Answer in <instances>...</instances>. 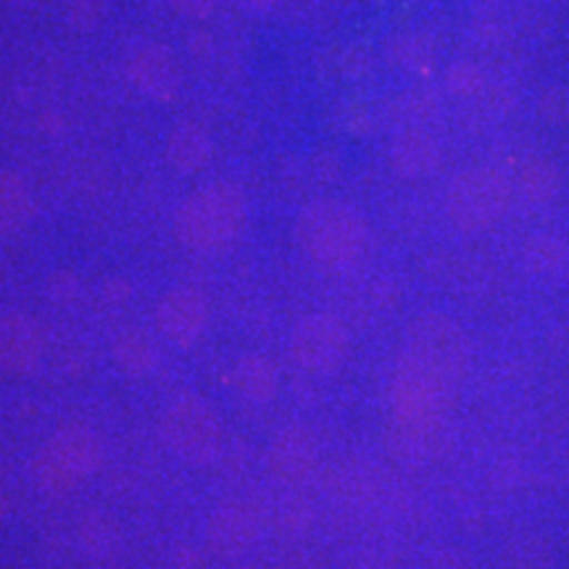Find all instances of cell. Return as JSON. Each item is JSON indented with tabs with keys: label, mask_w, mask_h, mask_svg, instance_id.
I'll return each mask as SVG.
<instances>
[{
	"label": "cell",
	"mask_w": 569,
	"mask_h": 569,
	"mask_svg": "<svg viewBox=\"0 0 569 569\" xmlns=\"http://www.w3.org/2000/svg\"><path fill=\"white\" fill-rule=\"evenodd\" d=\"M267 467L277 480L296 486L317 467V443L303 427H284L267 448Z\"/></svg>",
	"instance_id": "cell-8"
},
{
	"label": "cell",
	"mask_w": 569,
	"mask_h": 569,
	"mask_svg": "<svg viewBox=\"0 0 569 569\" xmlns=\"http://www.w3.org/2000/svg\"><path fill=\"white\" fill-rule=\"evenodd\" d=\"M443 422H419V419L393 417V430H390V448L401 459L422 461L432 457Z\"/></svg>",
	"instance_id": "cell-13"
},
{
	"label": "cell",
	"mask_w": 569,
	"mask_h": 569,
	"mask_svg": "<svg viewBox=\"0 0 569 569\" xmlns=\"http://www.w3.org/2000/svg\"><path fill=\"white\" fill-rule=\"evenodd\" d=\"M206 319V298L193 288H177L159 303L161 332L174 346H193L201 338Z\"/></svg>",
	"instance_id": "cell-9"
},
{
	"label": "cell",
	"mask_w": 569,
	"mask_h": 569,
	"mask_svg": "<svg viewBox=\"0 0 569 569\" xmlns=\"http://www.w3.org/2000/svg\"><path fill=\"white\" fill-rule=\"evenodd\" d=\"M277 367L267 356H243L230 375V386L253 403H269L277 393Z\"/></svg>",
	"instance_id": "cell-12"
},
{
	"label": "cell",
	"mask_w": 569,
	"mask_h": 569,
	"mask_svg": "<svg viewBox=\"0 0 569 569\" xmlns=\"http://www.w3.org/2000/svg\"><path fill=\"white\" fill-rule=\"evenodd\" d=\"M480 84H482V77L475 67H461L451 74V88L457 92H467L469 96V92L480 90Z\"/></svg>",
	"instance_id": "cell-21"
},
{
	"label": "cell",
	"mask_w": 569,
	"mask_h": 569,
	"mask_svg": "<svg viewBox=\"0 0 569 569\" xmlns=\"http://www.w3.org/2000/svg\"><path fill=\"white\" fill-rule=\"evenodd\" d=\"M561 177L549 161H532L519 172V193L530 203H551L559 196Z\"/></svg>",
	"instance_id": "cell-19"
},
{
	"label": "cell",
	"mask_w": 569,
	"mask_h": 569,
	"mask_svg": "<svg viewBox=\"0 0 569 569\" xmlns=\"http://www.w3.org/2000/svg\"><path fill=\"white\" fill-rule=\"evenodd\" d=\"M538 113L546 124H569V84H551L538 96Z\"/></svg>",
	"instance_id": "cell-20"
},
{
	"label": "cell",
	"mask_w": 569,
	"mask_h": 569,
	"mask_svg": "<svg viewBox=\"0 0 569 569\" xmlns=\"http://www.w3.org/2000/svg\"><path fill=\"white\" fill-rule=\"evenodd\" d=\"M113 359L127 375H146L156 365V351L146 332L127 330L113 343Z\"/></svg>",
	"instance_id": "cell-18"
},
{
	"label": "cell",
	"mask_w": 569,
	"mask_h": 569,
	"mask_svg": "<svg viewBox=\"0 0 569 569\" xmlns=\"http://www.w3.org/2000/svg\"><path fill=\"white\" fill-rule=\"evenodd\" d=\"M296 234L303 251L319 264L343 267L365 251L369 230L365 217L351 206L319 201L301 213Z\"/></svg>",
	"instance_id": "cell-2"
},
{
	"label": "cell",
	"mask_w": 569,
	"mask_h": 569,
	"mask_svg": "<svg viewBox=\"0 0 569 569\" xmlns=\"http://www.w3.org/2000/svg\"><path fill=\"white\" fill-rule=\"evenodd\" d=\"M161 438L188 465H211L222 443V425L206 398L188 393L163 411Z\"/></svg>",
	"instance_id": "cell-4"
},
{
	"label": "cell",
	"mask_w": 569,
	"mask_h": 569,
	"mask_svg": "<svg viewBox=\"0 0 569 569\" xmlns=\"http://www.w3.org/2000/svg\"><path fill=\"white\" fill-rule=\"evenodd\" d=\"M103 465V443L82 425L63 427L40 448L34 478L48 493L63 496L82 488Z\"/></svg>",
	"instance_id": "cell-3"
},
{
	"label": "cell",
	"mask_w": 569,
	"mask_h": 569,
	"mask_svg": "<svg viewBox=\"0 0 569 569\" xmlns=\"http://www.w3.org/2000/svg\"><path fill=\"white\" fill-rule=\"evenodd\" d=\"M351 336L346 325L330 315L306 317L293 332V356L309 372L330 375L346 365Z\"/></svg>",
	"instance_id": "cell-7"
},
{
	"label": "cell",
	"mask_w": 569,
	"mask_h": 569,
	"mask_svg": "<svg viewBox=\"0 0 569 569\" xmlns=\"http://www.w3.org/2000/svg\"><path fill=\"white\" fill-rule=\"evenodd\" d=\"M32 219V198L17 174L0 172V234L19 232Z\"/></svg>",
	"instance_id": "cell-14"
},
{
	"label": "cell",
	"mask_w": 569,
	"mask_h": 569,
	"mask_svg": "<svg viewBox=\"0 0 569 569\" xmlns=\"http://www.w3.org/2000/svg\"><path fill=\"white\" fill-rule=\"evenodd\" d=\"M80 543L90 557L109 559L122 543V530L109 511H90L80 522Z\"/></svg>",
	"instance_id": "cell-15"
},
{
	"label": "cell",
	"mask_w": 569,
	"mask_h": 569,
	"mask_svg": "<svg viewBox=\"0 0 569 569\" xmlns=\"http://www.w3.org/2000/svg\"><path fill=\"white\" fill-rule=\"evenodd\" d=\"M511 201L507 177L490 167H472L448 184V217L465 232H482L503 217Z\"/></svg>",
	"instance_id": "cell-5"
},
{
	"label": "cell",
	"mask_w": 569,
	"mask_h": 569,
	"mask_svg": "<svg viewBox=\"0 0 569 569\" xmlns=\"http://www.w3.org/2000/svg\"><path fill=\"white\" fill-rule=\"evenodd\" d=\"M206 538H209L211 551L217 557H240L259 538V517L253 515V509L243 507V503H227V507H219L211 515Z\"/></svg>",
	"instance_id": "cell-10"
},
{
	"label": "cell",
	"mask_w": 569,
	"mask_h": 569,
	"mask_svg": "<svg viewBox=\"0 0 569 569\" xmlns=\"http://www.w3.org/2000/svg\"><path fill=\"white\" fill-rule=\"evenodd\" d=\"M42 353L40 327L27 315H6L0 319V369L9 375H30Z\"/></svg>",
	"instance_id": "cell-11"
},
{
	"label": "cell",
	"mask_w": 569,
	"mask_h": 569,
	"mask_svg": "<svg viewBox=\"0 0 569 569\" xmlns=\"http://www.w3.org/2000/svg\"><path fill=\"white\" fill-rule=\"evenodd\" d=\"M472 346L461 325L425 315L409 327L393 380V417L443 422L465 380Z\"/></svg>",
	"instance_id": "cell-1"
},
{
	"label": "cell",
	"mask_w": 569,
	"mask_h": 569,
	"mask_svg": "<svg viewBox=\"0 0 569 569\" xmlns=\"http://www.w3.org/2000/svg\"><path fill=\"white\" fill-rule=\"evenodd\" d=\"M440 151L438 146L425 134H407L396 142L393 148V163L401 174L407 177H422L430 174L438 167Z\"/></svg>",
	"instance_id": "cell-16"
},
{
	"label": "cell",
	"mask_w": 569,
	"mask_h": 569,
	"mask_svg": "<svg viewBox=\"0 0 569 569\" xmlns=\"http://www.w3.org/2000/svg\"><path fill=\"white\" fill-rule=\"evenodd\" d=\"M243 219V196L230 184H213L182 206L177 217V232L190 248H217L238 234Z\"/></svg>",
	"instance_id": "cell-6"
},
{
	"label": "cell",
	"mask_w": 569,
	"mask_h": 569,
	"mask_svg": "<svg viewBox=\"0 0 569 569\" xmlns=\"http://www.w3.org/2000/svg\"><path fill=\"white\" fill-rule=\"evenodd\" d=\"M503 569H553L551 546L540 536L525 532L503 549Z\"/></svg>",
	"instance_id": "cell-17"
},
{
	"label": "cell",
	"mask_w": 569,
	"mask_h": 569,
	"mask_svg": "<svg viewBox=\"0 0 569 569\" xmlns=\"http://www.w3.org/2000/svg\"><path fill=\"white\" fill-rule=\"evenodd\" d=\"M430 569H467V565H465V553L451 551V549L438 551L436 557H432Z\"/></svg>",
	"instance_id": "cell-22"
}]
</instances>
